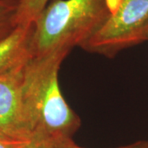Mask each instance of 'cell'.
I'll return each mask as SVG.
<instances>
[{"mask_svg": "<svg viewBox=\"0 0 148 148\" xmlns=\"http://www.w3.org/2000/svg\"><path fill=\"white\" fill-rule=\"evenodd\" d=\"M49 0H20L16 15V24H33L47 6Z\"/></svg>", "mask_w": 148, "mask_h": 148, "instance_id": "8992f818", "label": "cell"}, {"mask_svg": "<svg viewBox=\"0 0 148 148\" xmlns=\"http://www.w3.org/2000/svg\"><path fill=\"white\" fill-rule=\"evenodd\" d=\"M33 24L16 25L0 39V74L21 64L32 56L31 39Z\"/></svg>", "mask_w": 148, "mask_h": 148, "instance_id": "5b68a950", "label": "cell"}, {"mask_svg": "<svg viewBox=\"0 0 148 148\" xmlns=\"http://www.w3.org/2000/svg\"><path fill=\"white\" fill-rule=\"evenodd\" d=\"M13 1H16V2H20V0H13Z\"/></svg>", "mask_w": 148, "mask_h": 148, "instance_id": "7c38bea8", "label": "cell"}, {"mask_svg": "<svg viewBox=\"0 0 148 148\" xmlns=\"http://www.w3.org/2000/svg\"><path fill=\"white\" fill-rule=\"evenodd\" d=\"M56 143H58L45 138L34 137L25 143L21 148H54Z\"/></svg>", "mask_w": 148, "mask_h": 148, "instance_id": "9c48e42d", "label": "cell"}, {"mask_svg": "<svg viewBox=\"0 0 148 148\" xmlns=\"http://www.w3.org/2000/svg\"><path fill=\"white\" fill-rule=\"evenodd\" d=\"M28 59L0 74V135L21 141H30L33 137L23 106V81Z\"/></svg>", "mask_w": 148, "mask_h": 148, "instance_id": "277c9868", "label": "cell"}, {"mask_svg": "<svg viewBox=\"0 0 148 148\" xmlns=\"http://www.w3.org/2000/svg\"><path fill=\"white\" fill-rule=\"evenodd\" d=\"M28 141H21L0 135V148H21Z\"/></svg>", "mask_w": 148, "mask_h": 148, "instance_id": "30bf717a", "label": "cell"}, {"mask_svg": "<svg viewBox=\"0 0 148 148\" xmlns=\"http://www.w3.org/2000/svg\"><path fill=\"white\" fill-rule=\"evenodd\" d=\"M119 0H53L33 23L31 53L70 52L83 45L116 9Z\"/></svg>", "mask_w": 148, "mask_h": 148, "instance_id": "7a4b0ae2", "label": "cell"}, {"mask_svg": "<svg viewBox=\"0 0 148 148\" xmlns=\"http://www.w3.org/2000/svg\"><path fill=\"white\" fill-rule=\"evenodd\" d=\"M19 2L0 0V39L16 27V15Z\"/></svg>", "mask_w": 148, "mask_h": 148, "instance_id": "52a82bcc", "label": "cell"}, {"mask_svg": "<svg viewBox=\"0 0 148 148\" xmlns=\"http://www.w3.org/2000/svg\"><path fill=\"white\" fill-rule=\"evenodd\" d=\"M54 148H83L79 146H77L76 143L73 141V139H69V140H65L63 142L56 143ZM114 148H148V140H141L138 141L135 143L125 145V146H122L119 147Z\"/></svg>", "mask_w": 148, "mask_h": 148, "instance_id": "ba28073f", "label": "cell"}, {"mask_svg": "<svg viewBox=\"0 0 148 148\" xmlns=\"http://www.w3.org/2000/svg\"><path fill=\"white\" fill-rule=\"evenodd\" d=\"M145 40H147V41H148V32H147V35H146V38H145Z\"/></svg>", "mask_w": 148, "mask_h": 148, "instance_id": "8fae6325", "label": "cell"}, {"mask_svg": "<svg viewBox=\"0 0 148 148\" xmlns=\"http://www.w3.org/2000/svg\"><path fill=\"white\" fill-rule=\"evenodd\" d=\"M148 32V0H119L101 27L82 48L113 57L122 49L145 41Z\"/></svg>", "mask_w": 148, "mask_h": 148, "instance_id": "3957f363", "label": "cell"}, {"mask_svg": "<svg viewBox=\"0 0 148 148\" xmlns=\"http://www.w3.org/2000/svg\"><path fill=\"white\" fill-rule=\"evenodd\" d=\"M69 52L59 50L41 56H31L23 81V106L34 137L55 143L73 139L81 125L77 114L61 93L58 71Z\"/></svg>", "mask_w": 148, "mask_h": 148, "instance_id": "6da1fadb", "label": "cell"}]
</instances>
